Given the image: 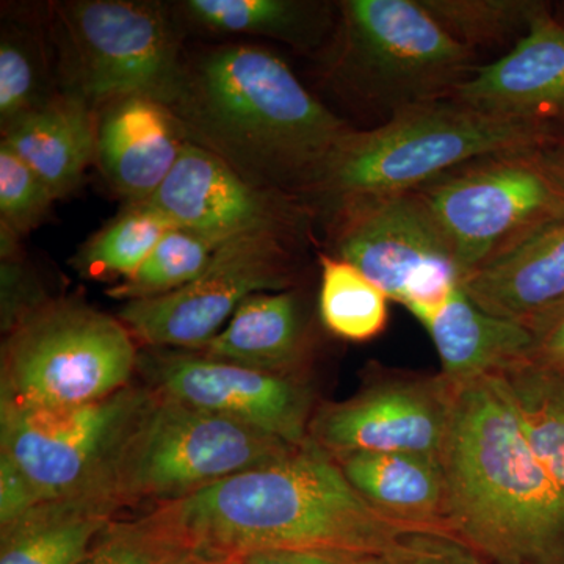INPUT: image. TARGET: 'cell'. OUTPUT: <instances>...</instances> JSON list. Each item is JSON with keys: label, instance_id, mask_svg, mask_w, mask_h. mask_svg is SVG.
Segmentation results:
<instances>
[{"label": "cell", "instance_id": "cell-1", "mask_svg": "<svg viewBox=\"0 0 564 564\" xmlns=\"http://www.w3.org/2000/svg\"><path fill=\"white\" fill-rule=\"evenodd\" d=\"M147 519L170 543L212 563L263 551L375 558L421 532L378 513L313 440L281 462L161 502Z\"/></svg>", "mask_w": 564, "mask_h": 564}, {"label": "cell", "instance_id": "cell-2", "mask_svg": "<svg viewBox=\"0 0 564 564\" xmlns=\"http://www.w3.org/2000/svg\"><path fill=\"white\" fill-rule=\"evenodd\" d=\"M441 464L452 533L486 562L564 564V488L534 454L502 375L454 384Z\"/></svg>", "mask_w": 564, "mask_h": 564}, {"label": "cell", "instance_id": "cell-3", "mask_svg": "<svg viewBox=\"0 0 564 564\" xmlns=\"http://www.w3.org/2000/svg\"><path fill=\"white\" fill-rule=\"evenodd\" d=\"M166 107L188 140L245 180L303 199L351 129L288 63L258 46L217 47L184 66Z\"/></svg>", "mask_w": 564, "mask_h": 564}, {"label": "cell", "instance_id": "cell-4", "mask_svg": "<svg viewBox=\"0 0 564 564\" xmlns=\"http://www.w3.org/2000/svg\"><path fill=\"white\" fill-rule=\"evenodd\" d=\"M552 129L488 117L452 98L419 104L369 131L345 133L304 202L332 212L355 199L415 192L474 159L544 147Z\"/></svg>", "mask_w": 564, "mask_h": 564}, {"label": "cell", "instance_id": "cell-5", "mask_svg": "<svg viewBox=\"0 0 564 564\" xmlns=\"http://www.w3.org/2000/svg\"><path fill=\"white\" fill-rule=\"evenodd\" d=\"M296 447L225 415L206 413L154 391L93 494L122 507L180 499ZM159 502V503H161Z\"/></svg>", "mask_w": 564, "mask_h": 564}, {"label": "cell", "instance_id": "cell-6", "mask_svg": "<svg viewBox=\"0 0 564 564\" xmlns=\"http://www.w3.org/2000/svg\"><path fill=\"white\" fill-rule=\"evenodd\" d=\"M332 73L340 87L386 120L408 107L452 98L478 68L421 0L337 3Z\"/></svg>", "mask_w": 564, "mask_h": 564}, {"label": "cell", "instance_id": "cell-7", "mask_svg": "<svg viewBox=\"0 0 564 564\" xmlns=\"http://www.w3.org/2000/svg\"><path fill=\"white\" fill-rule=\"evenodd\" d=\"M415 193L454 252L462 281L564 218V180L543 147L474 159Z\"/></svg>", "mask_w": 564, "mask_h": 564}, {"label": "cell", "instance_id": "cell-8", "mask_svg": "<svg viewBox=\"0 0 564 564\" xmlns=\"http://www.w3.org/2000/svg\"><path fill=\"white\" fill-rule=\"evenodd\" d=\"M9 333L2 352V403L98 402L128 388L139 364L129 329L80 303H41Z\"/></svg>", "mask_w": 564, "mask_h": 564}, {"label": "cell", "instance_id": "cell-9", "mask_svg": "<svg viewBox=\"0 0 564 564\" xmlns=\"http://www.w3.org/2000/svg\"><path fill=\"white\" fill-rule=\"evenodd\" d=\"M333 256L350 262L425 325L462 272L417 193L355 199L332 212Z\"/></svg>", "mask_w": 564, "mask_h": 564}, {"label": "cell", "instance_id": "cell-10", "mask_svg": "<svg viewBox=\"0 0 564 564\" xmlns=\"http://www.w3.org/2000/svg\"><path fill=\"white\" fill-rule=\"evenodd\" d=\"M151 395L128 386L84 404L2 403L0 454L17 464L39 503L91 492Z\"/></svg>", "mask_w": 564, "mask_h": 564}, {"label": "cell", "instance_id": "cell-11", "mask_svg": "<svg viewBox=\"0 0 564 564\" xmlns=\"http://www.w3.org/2000/svg\"><path fill=\"white\" fill-rule=\"evenodd\" d=\"M62 21L76 58L74 96L90 109L129 96L172 101L184 65L161 7L80 0L63 7Z\"/></svg>", "mask_w": 564, "mask_h": 564}, {"label": "cell", "instance_id": "cell-12", "mask_svg": "<svg viewBox=\"0 0 564 564\" xmlns=\"http://www.w3.org/2000/svg\"><path fill=\"white\" fill-rule=\"evenodd\" d=\"M295 245L274 234L237 237L223 245L210 265L180 291L126 302L118 317L150 347L202 350L250 296L291 288Z\"/></svg>", "mask_w": 564, "mask_h": 564}, {"label": "cell", "instance_id": "cell-13", "mask_svg": "<svg viewBox=\"0 0 564 564\" xmlns=\"http://www.w3.org/2000/svg\"><path fill=\"white\" fill-rule=\"evenodd\" d=\"M143 204L177 228L221 242L259 232L296 242L313 220V207L300 196L252 184L188 139L172 172Z\"/></svg>", "mask_w": 564, "mask_h": 564}, {"label": "cell", "instance_id": "cell-14", "mask_svg": "<svg viewBox=\"0 0 564 564\" xmlns=\"http://www.w3.org/2000/svg\"><path fill=\"white\" fill-rule=\"evenodd\" d=\"M454 384L443 375L381 373L315 415L310 437L329 454L402 452L441 458Z\"/></svg>", "mask_w": 564, "mask_h": 564}, {"label": "cell", "instance_id": "cell-15", "mask_svg": "<svg viewBox=\"0 0 564 564\" xmlns=\"http://www.w3.org/2000/svg\"><path fill=\"white\" fill-rule=\"evenodd\" d=\"M139 364L154 391L177 402L247 423L293 447L310 443V391L292 373L176 351L148 352Z\"/></svg>", "mask_w": 564, "mask_h": 564}, {"label": "cell", "instance_id": "cell-16", "mask_svg": "<svg viewBox=\"0 0 564 564\" xmlns=\"http://www.w3.org/2000/svg\"><path fill=\"white\" fill-rule=\"evenodd\" d=\"M452 99L500 120L564 124V28L551 7L503 57L478 66Z\"/></svg>", "mask_w": 564, "mask_h": 564}, {"label": "cell", "instance_id": "cell-17", "mask_svg": "<svg viewBox=\"0 0 564 564\" xmlns=\"http://www.w3.org/2000/svg\"><path fill=\"white\" fill-rule=\"evenodd\" d=\"M185 141L165 104L129 96L102 107L96 159L115 191L131 204H143L172 172Z\"/></svg>", "mask_w": 564, "mask_h": 564}, {"label": "cell", "instance_id": "cell-18", "mask_svg": "<svg viewBox=\"0 0 564 564\" xmlns=\"http://www.w3.org/2000/svg\"><path fill=\"white\" fill-rule=\"evenodd\" d=\"M462 288L485 313L536 333L564 310V218L475 270Z\"/></svg>", "mask_w": 564, "mask_h": 564}, {"label": "cell", "instance_id": "cell-19", "mask_svg": "<svg viewBox=\"0 0 564 564\" xmlns=\"http://www.w3.org/2000/svg\"><path fill=\"white\" fill-rule=\"evenodd\" d=\"M364 499L397 524L452 533L441 458L402 452L332 454Z\"/></svg>", "mask_w": 564, "mask_h": 564}, {"label": "cell", "instance_id": "cell-20", "mask_svg": "<svg viewBox=\"0 0 564 564\" xmlns=\"http://www.w3.org/2000/svg\"><path fill=\"white\" fill-rule=\"evenodd\" d=\"M423 326L440 355L441 375L454 384L502 375L529 359L534 344L529 328L485 313L462 285Z\"/></svg>", "mask_w": 564, "mask_h": 564}, {"label": "cell", "instance_id": "cell-21", "mask_svg": "<svg viewBox=\"0 0 564 564\" xmlns=\"http://www.w3.org/2000/svg\"><path fill=\"white\" fill-rule=\"evenodd\" d=\"M90 107L77 96L52 99L3 129L2 144L39 174L55 198L79 185L96 158Z\"/></svg>", "mask_w": 564, "mask_h": 564}, {"label": "cell", "instance_id": "cell-22", "mask_svg": "<svg viewBox=\"0 0 564 564\" xmlns=\"http://www.w3.org/2000/svg\"><path fill=\"white\" fill-rule=\"evenodd\" d=\"M118 508L91 492L39 503L2 527L0 564H82Z\"/></svg>", "mask_w": 564, "mask_h": 564}, {"label": "cell", "instance_id": "cell-23", "mask_svg": "<svg viewBox=\"0 0 564 564\" xmlns=\"http://www.w3.org/2000/svg\"><path fill=\"white\" fill-rule=\"evenodd\" d=\"M218 361L292 373L303 359L304 333L292 292H263L240 304L231 321L202 348Z\"/></svg>", "mask_w": 564, "mask_h": 564}, {"label": "cell", "instance_id": "cell-24", "mask_svg": "<svg viewBox=\"0 0 564 564\" xmlns=\"http://www.w3.org/2000/svg\"><path fill=\"white\" fill-rule=\"evenodd\" d=\"M337 7L306 0H188L184 10L204 28L284 41L315 50L334 25Z\"/></svg>", "mask_w": 564, "mask_h": 564}, {"label": "cell", "instance_id": "cell-25", "mask_svg": "<svg viewBox=\"0 0 564 564\" xmlns=\"http://www.w3.org/2000/svg\"><path fill=\"white\" fill-rule=\"evenodd\" d=\"M502 378L534 454L564 488V367L525 359Z\"/></svg>", "mask_w": 564, "mask_h": 564}, {"label": "cell", "instance_id": "cell-26", "mask_svg": "<svg viewBox=\"0 0 564 564\" xmlns=\"http://www.w3.org/2000/svg\"><path fill=\"white\" fill-rule=\"evenodd\" d=\"M318 310L323 325L344 340L367 343L384 332L389 299L350 262L321 254Z\"/></svg>", "mask_w": 564, "mask_h": 564}, {"label": "cell", "instance_id": "cell-27", "mask_svg": "<svg viewBox=\"0 0 564 564\" xmlns=\"http://www.w3.org/2000/svg\"><path fill=\"white\" fill-rule=\"evenodd\" d=\"M225 243L228 242L174 226L137 272L107 293L111 299L135 302L180 291L210 265Z\"/></svg>", "mask_w": 564, "mask_h": 564}, {"label": "cell", "instance_id": "cell-28", "mask_svg": "<svg viewBox=\"0 0 564 564\" xmlns=\"http://www.w3.org/2000/svg\"><path fill=\"white\" fill-rule=\"evenodd\" d=\"M172 228V223L158 212L144 204H131L124 214L96 232L80 248L74 258V265L91 278L126 280L147 261L155 245Z\"/></svg>", "mask_w": 564, "mask_h": 564}, {"label": "cell", "instance_id": "cell-29", "mask_svg": "<svg viewBox=\"0 0 564 564\" xmlns=\"http://www.w3.org/2000/svg\"><path fill=\"white\" fill-rule=\"evenodd\" d=\"M445 32L466 50L518 43L549 6L534 0H421Z\"/></svg>", "mask_w": 564, "mask_h": 564}, {"label": "cell", "instance_id": "cell-30", "mask_svg": "<svg viewBox=\"0 0 564 564\" xmlns=\"http://www.w3.org/2000/svg\"><path fill=\"white\" fill-rule=\"evenodd\" d=\"M54 193L28 163L0 144V214L3 228L20 236L39 226L55 202Z\"/></svg>", "mask_w": 564, "mask_h": 564}, {"label": "cell", "instance_id": "cell-31", "mask_svg": "<svg viewBox=\"0 0 564 564\" xmlns=\"http://www.w3.org/2000/svg\"><path fill=\"white\" fill-rule=\"evenodd\" d=\"M41 69L32 47L21 36L3 32L0 43V120L2 131L11 122L44 104Z\"/></svg>", "mask_w": 564, "mask_h": 564}, {"label": "cell", "instance_id": "cell-32", "mask_svg": "<svg viewBox=\"0 0 564 564\" xmlns=\"http://www.w3.org/2000/svg\"><path fill=\"white\" fill-rule=\"evenodd\" d=\"M180 551L147 518L135 522H110L82 564H158Z\"/></svg>", "mask_w": 564, "mask_h": 564}, {"label": "cell", "instance_id": "cell-33", "mask_svg": "<svg viewBox=\"0 0 564 564\" xmlns=\"http://www.w3.org/2000/svg\"><path fill=\"white\" fill-rule=\"evenodd\" d=\"M367 564H491L458 536L441 532H414L388 554Z\"/></svg>", "mask_w": 564, "mask_h": 564}, {"label": "cell", "instance_id": "cell-34", "mask_svg": "<svg viewBox=\"0 0 564 564\" xmlns=\"http://www.w3.org/2000/svg\"><path fill=\"white\" fill-rule=\"evenodd\" d=\"M36 505L32 488L17 464L0 454V524H13Z\"/></svg>", "mask_w": 564, "mask_h": 564}, {"label": "cell", "instance_id": "cell-35", "mask_svg": "<svg viewBox=\"0 0 564 564\" xmlns=\"http://www.w3.org/2000/svg\"><path fill=\"white\" fill-rule=\"evenodd\" d=\"M529 359L564 367V310L534 333V344Z\"/></svg>", "mask_w": 564, "mask_h": 564}, {"label": "cell", "instance_id": "cell-36", "mask_svg": "<svg viewBox=\"0 0 564 564\" xmlns=\"http://www.w3.org/2000/svg\"><path fill=\"white\" fill-rule=\"evenodd\" d=\"M369 560L345 558V556L317 554V552L263 551L245 556L242 562L243 564H367Z\"/></svg>", "mask_w": 564, "mask_h": 564}, {"label": "cell", "instance_id": "cell-37", "mask_svg": "<svg viewBox=\"0 0 564 564\" xmlns=\"http://www.w3.org/2000/svg\"><path fill=\"white\" fill-rule=\"evenodd\" d=\"M545 159L564 180V124L555 126L543 147Z\"/></svg>", "mask_w": 564, "mask_h": 564}, {"label": "cell", "instance_id": "cell-38", "mask_svg": "<svg viewBox=\"0 0 564 564\" xmlns=\"http://www.w3.org/2000/svg\"><path fill=\"white\" fill-rule=\"evenodd\" d=\"M193 558H195V555L192 552L180 549V551H174L173 554L166 555L158 564H192Z\"/></svg>", "mask_w": 564, "mask_h": 564}, {"label": "cell", "instance_id": "cell-39", "mask_svg": "<svg viewBox=\"0 0 564 564\" xmlns=\"http://www.w3.org/2000/svg\"><path fill=\"white\" fill-rule=\"evenodd\" d=\"M554 17L564 28V2L556 3Z\"/></svg>", "mask_w": 564, "mask_h": 564}, {"label": "cell", "instance_id": "cell-40", "mask_svg": "<svg viewBox=\"0 0 564 564\" xmlns=\"http://www.w3.org/2000/svg\"><path fill=\"white\" fill-rule=\"evenodd\" d=\"M192 564H218V563L207 562V560L199 558V556L195 555V558H193Z\"/></svg>", "mask_w": 564, "mask_h": 564}, {"label": "cell", "instance_id": "cell-41", "mask_svg": "<svg viewBox=\"0 0 564 564\" xmlns=\"http://www.w3.org/2000/svg\"><path fill=\"white\" fill-rule=\"evenodd\" d=\"M218 564H243L242 560H231V562L218 563Z\"/></svg>", "mask_w": 564, "mask_h": 564}]
</instances>
